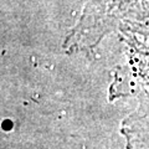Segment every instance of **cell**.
Masks as SVG:
<instances>
[{"instance_id": "1", "label": "cell", "mask_w": 149, "mask_h": 149, "mask_svg": "<svg viewBox=\"0 0 149 149\" xmlns=\"http://www.w3.org/2000/svg\"><path fill=\"white\" fill-rule=\"evenodd\" d=\"M142 0H88L67 44L73 49L93 46L104 34L125 21Z\"/></svg>"}, {"instance_id": "2", "label": "cell", "mask_w": 149, "mask_h": 149, "mask_svg": "<svg viewBox=\"0 0 149 149\" xmlns=\"http://www.w3.org/2000/svg\"><path fill=\"white\" fill-rule=\"evenodd\" d=\"M128 30L149 35V0H142L124 21Z\"/></svg>"}]
</instances>
